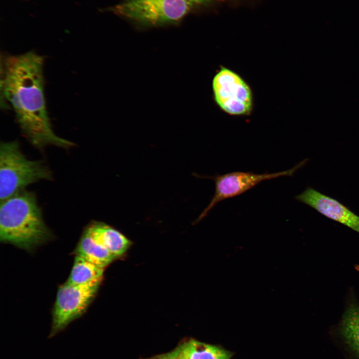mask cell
I'll list each match as a JSON object with an SVG mask.
<instances>
[{
    "mask_svg": "<svg viewBox=\"0 0 359 359\" xmlns=\"http://www.w3.org/2000/svg\"><path fill=\"white\" fill-rule=\"evenodd\" d=\"M1 67L0 104L11 106L23 135L36 148L47 145L69 148L72 142L52 129L44 95L43 57L29 51L5 57Z\"/></svg>",
    "mask_w": 359,
    "mask_h": 359,
    "instance_id": "1",
    "label": "cell"
},
{
    "mask_svg": "<svg viewBox=\"0 0 359 359\" xmlns=\"http://www.w3.org/2000/svg\"><path fill=\"white\" fill-rule=\"evenodd\" d=\"M52 237L34 193L23 190L0 201L1 242L31 252Z\"/></svg>",
    "mask_w": 359,
    "mask_h": 359,
    "instance_id": "2",
    "label": "cell"
},
{
    "mask_svg": "<svg viewBox=\"0 0 359 359\" xmlns=\"http://www.w3.org/2000/svg\"><path fill=\"white\" fill-rule=\"evenodd\" d=\"M51 178V172L43 162L27 159L17 141L0 143V201L24 190L30 184Z\"/></svg>",
    "mask_w": 359,
    "mask_h": 359,
    "instance_id": "3",
    "label": "cell"
},
{
    "mask_svg": "<svg viewBox=\"0 0 359 359\" xmlns=\"http://www.w3.org/2000/svg\"><path fill=\"white\" fill-rule=\"evenodd\" d=\"M191 5L187 0H124L112 10L141 24L157 26L179 21Z\"/></svg>",
    "mask_w": 359,
    "mask_h": 359,
    "instance_id": "4",
    "label": "cell"
},
{
    "mask_svg": "<svg viewBox=\"0 0 359 359\" xmlns=\"http://www.w3.org/2000/svg\"><path fill=\"white\" fill-rule=\"evenodd\" d=\"M101 283L75 285L65 282L59 286L52 309L51 337L63 330L86 312L94 299Z\"/></svg>",
    "mask_w": 359,
    "mask_h": 359,
    "instance_id": "5",
    "label": "cell"
},
{
    "mask_svg": "<svg viewBox=\"0 0 359 359\" xmlns=\"http://www.w3.org/2000/svg\"><path fill=\"white\" fill-rule=\"evenodd\" d=\"M212 89L214 100L219 108L234 116L245 115L252 108L251 90L247 83L236 73L222 67L214 76Z\"/></svg>",
    "mask_w": 359,
    "mask_h": 359,
    "instance_id": "6",
    "label": "cell"
},
{
    "mask_svg": "<svg viewBox=\"0 0 359 359\" xmlns=\"http://www.w3.org/2000/svg\"><path fill=\"white\" fill-rule=\"evenodd\" d=\"M304 160L289 170L273 173L257 174L252 172H235L210 177L215 182V192L207 207L197 220L204 218L219 202L240 195L260 182L280 177L292 176L306 163Z\"/></svg>",
    "mask_w": 359,
    "mask_h": 359,
    "instance_id": "7",
    "label": "cell"
},
{
    "mask_svg": "<svg viewBox=\"0 0 359 359\" xmlns=\"http://www.w3.org/2000/svg\"><path fill=\"white\" fill-rule=\"evenodd\" d=\"M295 198L315 209L325 216L359 233V216L336 199L312 187L307 188L296 195Z\"/></svg>",
    "mask_w": 359,
    "mask_h": 359,
    "instance_id": "8",
    "label": "cell"
},
{
    "mask_svg": "<svg viewBox=\"0 0 359 359\" xmlns=\"http://www.w3.org/2000/svg\"><path fill=\"white\" fill-rule=\"evenodd\" d=\"M85 229L95 241L117 258L122 256L132 243L120 232L103 222H92Z\"/></svg>",
    "mask_w": 359,
    "mask_h": 359,
    "instance_id": "9",
    "label": "cell"
},
{
    "mask_svg": "<svg viewBox=\"0 0 359 359\" xmlns=\"http://www.w3.org/2000/svg\"><path fill=\"white\" fill-rule=\"evenodd\" d=\"M176 359H230L232 354L222 348L190 340L171 352Z\"/></svg>",
    "mask_w": 359,
    "mask_h": 359,
    "instance_id": "10",
    "label": "cell"
},
{
    "mask_svg": "<svg viewBox=\"0 0 359 359\" xmlns=\"http://www.w3.org/2000/svg\"><path fill=\"white\" fill-rule=\"evenodd\" d=\"M75 255L104 268L117 258L95 241L85 229L75 250Z\"/></svg>",
    "mask_w": 359,
    "mask_h": 359,
    "instance_id": "11",
    "label": "cell"
},
{
    "mask_svg": "<svg viewBox=\"0 0 359 359\" xmlns=\"http://www.w3.org/2000/svg\"><path fill=\"white\" fill-rule=\"evenodd\" d=\"M104 268L75 255L73 265L66 283L75 285L102 281Z\"/></svg>",
    "mask_w": 359,
    "mask_h": 359,
    "instance_id": "12",
    "label": "cell"
},
{
    "mask_svg": "<svg viewBox=\"0 0 359 359\" xmlns=\"http://www.w3.org/2000/svg\"><path fill=\"white\" fill-rule=\"evenodd\" d=\"M341 333L349 347L359 357V306L352 305L345 313Z\"/></svg>",
    "mask_w": 359,
    "mask_h": 359,
    "instance_id": "13",
    "label": "cell"
},
{
    "mask_svg": "<svg viewBox=\"0 0 359 359\" xmlns=\"http://www.w3.org/2000/svg\"><path fill=\"white\" fill-rule=\"evenodd\" d=\"M150 359H176L173 355L172 353L163 355L152 358Z\"/></svg>",
    "mask_w": 359,
    "mask_h": 359,
    "instance_id": "14",
    "label": "cell"
},
{
    "mask_svg": "<svg viewBox=\"0 0 359 359\" xmlns=\"http://www.w3.org/2000/svg\"><path fill=\"white\" fill-rule=\"evenodd\" d=\"M191 5L195 3H199L207 0H187Z\"/></svg>",
    "mask_w": 359,
    "mask_h": 359,
    "instance_id": "15",
    "label": "cell"
}]
</instances>
